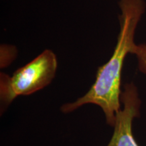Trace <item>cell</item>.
<instances>
[{
	"label": "cell",
	"instance_id": "obj_1",
	"mask_svg": "<svg viewBox=\"0 0 146 146\" xmlns=\"http://www.w3.org/2000/svg\"><path fill=\"white\" fill-rule=\"evenodd\" d=\"M120 31L116 46L108 61L98 68L96 78L89 90L74 102L61 107L63 113H70L82 106L92 104L104 113L108 125L114 127L116 115L121 110L122 72L125 58L136 45V30L146 10L145 0H119Z\"/></svg>",
	"mask_w": 146,
	"mask_h": 146
},
{
	"label": "cell",
	"instance_id": "obj_2",
	"mask_svg": "<svg viewBox=\"0 0 146 146\" xmlns=\"http://www.w3.org/2000/svg\"><path fill=\"white\" fill-rule=\"evenodd\" d=\"M58 68V60L51 50L39 56L9 76L0 74L1 113L20 96H29L52 83Z\"/></svg>",
	"mask_w": 146,
	"mask_h": 146
},
{
	"label": "cell",
	"instance_id": "obj_3",
	"mask_svg": "<svg viewBox=\"0 0 146 146\" xmlns=\"http://www.w3.org/2000/svg\"><path fill=\"white\" fill-rule=\"evenodd\" d=\"M120 101L123 107L116 115L112 138L107 146H139L133 136L132 127L135 118L139 116L141 101L133 82L125 85Z\"/></svg>",
	"mask_w": 146,
	"mask_h": 146
},
{
	"label": "cell",
	"instance_id": "obj_4",
	"mask_svg": "<svg viewBox=\"0 0 146 146\" xmlns=\"http://www.w3.org/2000/svg\"><path fill=\"white\" fill-rule=\"evenodd\" d=\"M131 54L134 55L136 57L139 72L146 74V43H136Z\"/></svg>",
	"mask_w": 146,
	"mask_h": 146
},
{
	"label": "cell",
	"instance_id": "obj_5",
	"mask_svg": "<svg viewBox=\"0 0 146 146\" xmlns=\"http://www.w3.org/2000/svg\"><path fill=\"white\" fill-rule=\"evenodd\" d=\"M16 49L15 47L10 45H1V68H4L10 65L16 58Z\"/></svg>",
	"mask_w": 146,
	"mask_h": 146
}]
</instances>
